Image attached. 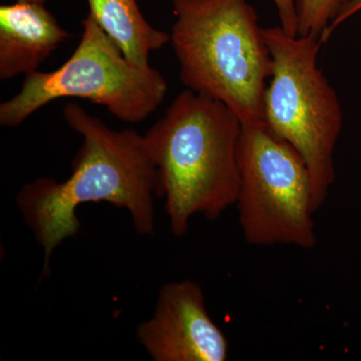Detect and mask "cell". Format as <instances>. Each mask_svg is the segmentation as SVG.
<instances>
[{
    "label": "cell",
    "mask_w": 361,
    "mask_h": 361,
    "mask_svg": "<svg viewBox=\"0 0 361 361\" xmlns=\"http://www.w3.org/2000/svg\"><path fill=\"white\" fill-rule=\"evenodd\" d=\"M238 169L235 205L248 244L314 248L312 180L300 154L264 123H245Z\"/></svg>",
    "instance_id": "cell-6"
},
{
    "label": "cell",
    "mask_w": 361,
    "mask_h": 361,
    "mask_svg": "<svg viewBox=\"0 0 361 361\" xmlns=\"http://www.w3.org/2000/svg\"><path fill=\"white\" fill-rule=\"evenodd\" d=\"M242 123L217 99L180 92L146 133L171 231L184 237L195 215L218 219L238 195Z\"/></svg>",
    "instance_id": "cell-2"
},
{
    "label": "cell",
    "mask_w": 361,
    "mask_h": 361,
    "mask_svg": "<svg viewBox=\"0 0 361 361\" xmlns=\"http://www.w3.org/2000/svg\"><path fill=\"white\" fill-rule=\"evenodd\" d=\"M82 26L80 44L63 66L26 75L20 92L0 104V125L18 127L47 104L66 97L99 104L130 123L142 122L160 106L168 92L160 71L126 58L90 14Z\"/></svg>",
    "instance_id": "cell-5"
},
{
    "label": "cell",
    "mask_w": 361,
    "mask_h": 361,
    "mask_svg": "<svg viewBox=\"0 0 361 361\" xmlns=\"http://www.w3.org/2000/svg\"><path fill=\"white\" fill-rule=\"evenodd\" d=\"M276 8L280 26L289 35H298V0H268Z\"/></svg>",
    "instance_id": "cell-11"
},
{
    "label": "cell",
    "mask_w": 361,
    "mask_h": 361,
    "mask_svg": "<svg viewBox=\"0 0 361 361\" xmlns=\"http://www.w3.org/2000/svg\"><path fill=\"white\" fill-rule=\"evenodd\" d=\"M90 16L97 25L137 65L149 66L152 52L170 42V33L146 20L137 0H87Z\"/></svg>",
    "instance_id": "cell-9"
},
{
    "label": "cell",
    "mask_w": 361,
    "mask_h": 361,
    "mask_svg": "<svg viewBox=\"0 0 361 361\" xmlns=\"http://www.w3.org/2000/svg\"><path fill=\"white\" fill-rule=\"evenodd\" d=\"M68 37L44 2L0 6V80L35 73Z\"/></svg>",
    "instance_id": "cell-8"
},
{
    "label": "cell",
    "mask_w": 361,
    "mask_h": 361,
    "mask_svg": "<svg viewBox=\"0 0 361 361\" xmlns=\"http://www.w3.org/2000/svg\"><path fill=\"white\" fill-rule=\"evenodd\" d=\"M349 0H298V35L322 37Z\"/></svg>",
    "instance_id": "cell-10"
},
{
    "label": "cell",
    "mask_w": 361,
    "mask_h": 361,
    "mask_svg": "<svg viewBox=\"0 0 361 361\" xmlns=\"http://www.w3.org/2000/svg\"><path fill=\"white\" fill-rule=\"evenodd\" d=\"M170 44L188 90L217 99L245 123L263 122L273 73L264 27L247 0H172Z\"/></svg>",
    "instance_id": "cell-3"
},
{
    "label": "cell",
    "mask_w": 361,
    "mask_h": 361,
    "mask_svg": "<svg viewBox=\"0 0 361 361\" xmlns=\"http://www.w3.org/2000/svg\"><path fill=\"white\" fill-rule=\"evenodd\" d=\"M137 339L154 361H225L229 355L227 337L209 314L200 285L191 280L161 287Z\"/></svg>",
    "instance_id": "cell-7"
},
{
    "label": "cell",
    "mask_w": 361,
    "mask_h": 361,
    "mask_svg": "<svg viewBox=\"0 0 361 361\" xmlns=\"http://www.w3.org/2000/svg\"><path fill=\"white\" fill-rule=\"evenodd\" d=\"M14 2L25 1V2H44L45 0H13Z\"/></svg>",
    "instance_id": "cell-13"
},
{
    "label": "cell",
    "mask_w": 361,
    "mask_h": 361,
    "mask_svg": "<svg viewBox=\"0 0 361 361\" xmlns=\"http://www.w3.org/2000/svg\"><path fill=\"white\" fill-rule=\"evenodd\" d=\"M63 118L82 137L73 173L63 182L35 179L16 196L25 225L44 250L42 278L51 275L56 247L78 234L77 209L82 204L106 202L126 209L137 234L152 236L156 229L158 170L145 135L111 129L77 103L66 104Z\"/></svg>",
    "instance_id": "cell-1"
},
{
    "label": "cell",
    "mask_w": 361,
    "mask_h": 361,
    "mask_svg": "<svg viewBox=\"0 0 361 361\" xmlns=\"http://www.w3.org/2000/svg\"><path fill=\"white\" fill-rule=\"evenodd\" d=\"M273 73L263 97V122L300 154L312 180L315 213L336 180L334 149L342 129L341 104L318 66L323 44L315 35L265 27Z\"/></svg>",
    "instance_id": "cell-4"
},
{
    "label": "cell",
    "mask_w": 361,
    "mask_h": 361,
    "mask_svg": "<svg viewBox=\"0 0 361 361\" xmlns=\"http://www.w3.org/2000/svg\"><path fill=\"white\" fill-rule=\"evenodd\" d=\"M360 11H361V0H349L346 6L341 9V13L337 16L334 23L330 25L326 32L323 35L322 37L323 44H325L329 40L330 35L334 32L337 26L341 25L342 23L348 20L351 16H355V13H360Z\"/></svg>",
    "instance_id": "cell-12"
}]
</instances>
